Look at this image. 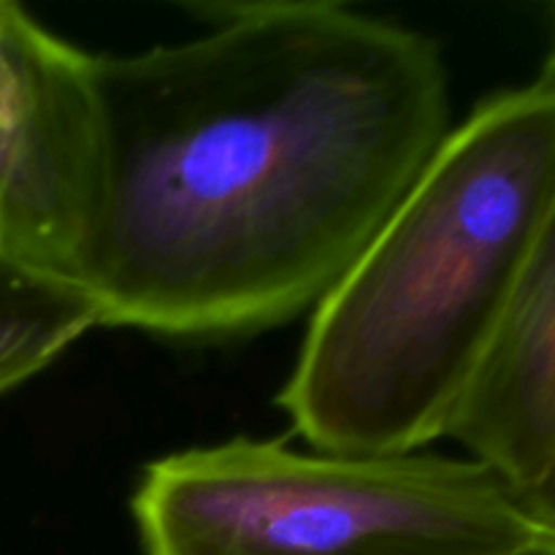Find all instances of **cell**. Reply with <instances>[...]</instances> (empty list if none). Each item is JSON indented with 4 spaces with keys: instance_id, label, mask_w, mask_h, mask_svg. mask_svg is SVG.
<instances>
[{
    "instance_id": "5b68a950",
    "label": "cell",
    "mask_w": 555,
    "mask_h": 555,
    "mask_svg": "<svg viewBox=\"0 0 555 555\" xmlns=\"http://www.w3.org/2000/svg\"><path fill=\"white\" fill-rule=\"evenodd\" d=\"M450 439L526 491L555 450V209L455 410Z\"/></svg>"
},
{
    "instance_id": "ba28073f",
    "label": "cell",
    "mask_w": 555,
    "mask_h": 555,
    "mask_svg": "<svg viewBox=\"0 0 555 555\" xmlns=\"http://www.w3.org/2000/svg\"><path fill=\"white\" fill-rule=\"evenodd\" d=\"M509 555H555V537L553 534H537L529 545L520 547V551H515Z\"/></svg>"
},
{
    "instance_id": "9c48e42d",
    "label": "cell",
    "mask_w": 555,
    "mask_h": 555,
    "mask_svg": "<svg viewBox=\"0 0 555 555\" xmlns=\"http://www.w3.org/2000/svg\"><path fill=\"white\" fill-rule=\"evenodd\" d=\"M553 52H555V47H553Z\"/></svg>"
},
{
    "instance_id": "7a4b0ae2",
    "label": "cell",
    "mask_w": 555,
    "mask_h": 555,
    "mask_svg": "<svg viewBox=\"0 0 555 555\" xmlns=\"http://www.w3.org/2000/svg\"><path fill=\"white\" fill-rule=\"evenodd\" d=\"M555 209V52L482 101L309 318L280 406L314 450L421 453L448 437Z\"/></svg>"
},
{
    "instance_id": "8992f818",
    "label": "cell",
    "mask_w": 555,
    "mask_h": 555,
    "mask_svg": "<svg viewBox=\"0 0 555 555\" xmlns=\"http://www.w3.org/2000/svg\"><path fill=\"white\" fill-rule=\"evenodd\" d=\"M101 318L79 282L0 253V396L57 361Z\"/></svg>"
},
{
    "instance_id": "52a82bcc",
    "label": "cell",
    "mask_w": 555,
    "mask_h": 555,
    "mask_svg": "<svg viewBox=\"0 0 555 555\" xmlns=\"http://www.w3.org/2000/svg\"><path fill=\"white\" fill-rule=\"evenodd\" d=\"M520 504L540 534L555 537V450L540 477L526 491H520Z\"/></svg>"
},
{
    "instance_id": "277c9868",
    "label": "cell",
    "mask_w": 555,
    "mask_h": 555,
    "mask_svg": "<svg viewBox=\"0 0 555 555\" xmlns=\"http://www.w3.org/2000/svg\"><path fill=\"white\" fill-rule=\"evenodd\" d=\"M92 57L0 0V253L74 282L101 168Z\"/></svg>"
},
{
    "instance_id": "3957f363",
    "label": "cell",
    "mask_w": 555,
    "mask_h": 555,
    "mask_svg": "<svg viewBox=\"0 0 555 555\" xmlns=\"http://www.w3.org/2000/svg\"><path fill=\"white\" fill-rule=\"evenodd\" d=\"M130 513L144 555H509L540 534L520 493L469 455L247 437L152 461Z\"/></svg>"
},
{
    "instance_id": "6da1fadb",
    "label": "cell",
    "mask_w": 555,
    "mask_h": 555,
    "mask_svg": "<svg viewBox=\"0 0 555 555\" xmlns=\"http://www.w3.org/2000/svg\"><path fill=\"white\" fill-rule=\"evenodd\" d=\"M206 11L188 41L92 57L76 282L101 325L217 339L312 314L450 133L423 33L331 0Z\"/></svg>"
}]
</instances>
